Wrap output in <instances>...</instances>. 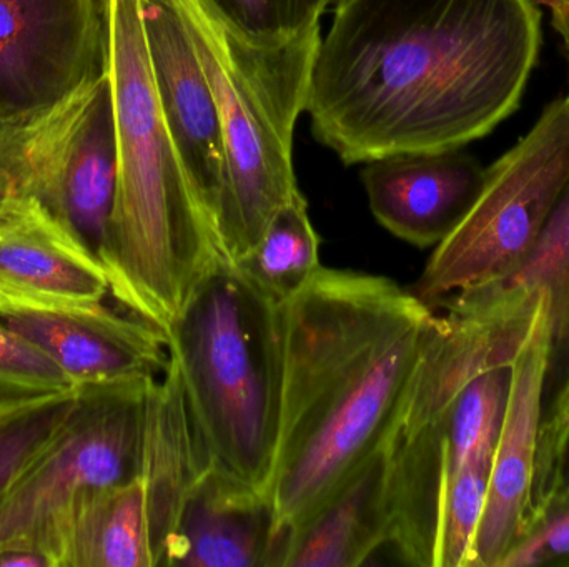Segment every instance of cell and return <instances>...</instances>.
<instances>
[{"mask_svg":"<svg viewBox=\"0 0 569 567\" xmlns=\"http://www.w3.org/2000/svg\"><path fill=\"white\" fill-rule=\"evenodd\" d=\"M311 70L315 139L347 165L463 149L523 99L535 0H335Z\"/></svg>","mask_w":569,"mask_h":567,"instance_id":"cell-1","label":"cell"},{"mask_svg":"<svg viewBox=\"0 0 569 567\" xmlns=\"http://www.w3.org/2000/svg\"><path fill=\"white\" fill-rule=\"evenodd\" d=\"M437 316L393 280L325 266L280 303L269 499L284 535L387 442Z\"/></svg>","mask_w":569,"mask_h":567,"instance_id":"cell-2","label":"cell"},{"mask_svg":"<svg viewBox=\"0 0 569 567\" xmlns=\"http://www.w3.org/2000/svg\"><path fill=\"white\" fill-rule=\"evenodd\" d=\"M387 439L390 546L418 567H470L507 412L511 356L478 358L500 306H441Z\"/></svg>","mask_w":569,"mask_h":567,"instance_id":"cell-3","label":"cell"},{"mask_svg":"<svg viewBox=\"0 0 569 567\" xmlns=\"http://www.w3.org/2000/svg\"><path fill=\"white\" fill-rule=\"evenodd\" d=\"M102 9L119 152L102 265L110 295L166 335L200 280L226 255L160 109L142 3L102 0Z\"/></svg>","mask_w":569,"mask_h":567,"instance_id":"cell-4","label":"cell"},{"mask_svg":"<svg viewBox=\"0 0 569 567\" xmlns=\"http://www.w3.org/2000/svg\"><path fill=\"white\" fill-rule=\"evenodd\" d=\"M279 305L223 256L166 332L203 462L267 496L282 398Z\"/></svg>","mask_w":569,"mask_h":567,"instance_id":"cell-5","label":"cell"},{"mask_svg":"<svg viewBox=\"0 0 569 567\" xmlns=\"http://www.w3.org/2000/svg\"><path fill=\"white\" fill-rule=\"evenodd\" d=\"M219 107L227 192L217 219L223 255L239 262L298 189L293 132L307 110L321 29L267 45L242 36L209 0H173Z\"/></svg>","mask_w":569,"mask_h":567,"instance_id":"cell-6","label":"cell"},{"mask_svg":"<svg viewBox=\"0 0 569 567\" xmlns=\"http://www.w3.org/2000/svg\"><path fill=\"white\" fill-rule=\"evenodd\" d=\"M569 182V103L558 99L490 169L460 225L435 246L411 292L435 306L505 282L527 262Z\"/></svg>","mask_w":569,"mask_h":567,"instance_id":"cell-7","label":"cell"},{"mask_svg":"<svg viewBox=\"0 0 569 567\" xmlns=\"http://www.w3.org/2000/svg\"><path fill=\"white\" fill-rule=\"evenodd\" d=\"M153 382L77 386L69 418L0 499V548L33 546L59 567L57 545L73 505L86 493L142 475L147 398Z\"/></svg>","mask_w":569,"mask_h":567,"instance_id":"cell-8","label":"cell"},{"mask_svg":"<svg viewBox=\"0 0 569 567\" xmlns=\"http://www.w3.org/2000/svg\"><path fill=\"white\" fill-rule=\"evenodd\" d=\"M0 156L22 195L49 210L102 263L119 183L107 70L47 112L0 123Z\"/></svg>","mask_w":569,"mask_h":567,"instance_id":"cell-9","label":"cell"},{"mask_svg":"<svg viewBox=\"0 0 569 567\" xmlns=\"http://www.w3.org/2000/svg\"><path fill=\"white\" fill-rule=\"evenodd\" d=\"M106 70L102 0H0V123L47 112Z\"/></svg>","mask_w":569,"mask_h":567,"instance_id":"cell-10","label":"cell"},{"mask_svg":"<svg viewBox=\"0 0 569 567\" xmlns=\"http://www.w3.org/2000/svg\"><path fill=\"white\" fill-rule=\"evenodd\" d=\"M548 353V298L547 293L541 292L533 322L511 362L507 412L475 536L470 567H500L527 533L545 418Z\"/></svg>","mask_w":569,"mask_h":567,"instance_id":"cell-11","label":"cell"},{"mask_svg":"<svg viewBox=\"0 0 569 567\" xmlns=\"http://www.w3.org/2000/svg\"><path fill=\"white\" fill-rule=\"evenodd\" d=\"M140 3L153 83L167 129L193 193L217 230L227 192V152L216 97L176 2Z\"/></svg>","mask_w":569,"mask_h":567,"instance_id":"cell-12","label":"cell"},{"mask_svg":"<svg viewBox=\"0 0 569 567\" xmlns=\"http://www.w3.org/2000/svg\"><path fill=\"white\" fill-rule=\"evenodd\" d=\"M0 318L47 353L73 385L157 379L169 368L166 336L102 303L59 308L0 306Z\"/></svg>","mask_w":569,"mask_h":567,"instance_id":"cell-13","label":"cell"},{"mask_svg":"<svg viewBox=\"0 0 569 567\" xmlns=\"http://www.w3.org/2000/svg\"><path fill=\"white\" fill-rule=\"evenodd\" d=\"M485 170L461 149L395 153L370 160L361 172L380 225L411 245L438 246L470 212Z\"/></svg>","mask_w":569,"mask_h":567,"instance_id":"cell-14","label":"cell"},{"mask_svg":"<svg viewBox=\"0 0 569 567\" xmlns=\"http://www.w3.org/2000/svg\"><path fill=\"white\" fill-rule=\"evenodd\" d=\"M109 293L99 259L37 200L0 220V306L96 305Z\"/></svg>","mask_w":569,"mask_h":567,"instance_id":"cell-15","label":"cell"},{"mask_svg":"<svg viewBox=\"0 0 569 567\" xmlns=\"http://www.w3.org/2000/svg\"><path fill=\"white\" fill-rule=\"evenodd\" d=\"M287 538L266 493L207 466L160 567H280Z\"/></svg>","mask_w":569,"mask_h":567,"instance_id":"cell-16","label":"cell"},{"mask_svg":"<svg viewBox=\"0 0 569 567\" xmlns=\"http://www.w3.org/2000/svg\"><path fill=\"white\" fill-rule=\"evenodd\" d=\"M390 465L387 442L288 535L280 567L363 566L390 545Z\"/></svg>","mask_w":569,"mask_h":567,"instance_id":"cell-17","label":"cell"},{"mask_svg":"<svg viewBox=\"0 0 569 567\" xmlns=\"http://www.w3.org/2000/svg\"><path fill=\"white\" fill-rule=\"evenodd\" d=\"M207 465L193 436L182 383L170 362L147 398L142 478L156 567L162 565L187 498Z\"/></svg>","mask_w":569,"mask_h":567,"instance_id":"cell-18","label":"cell"},{"mask_svg":"<svg viewBox=\"0 0 569 567\" xmlns=\"http://www.w3.org/2000/svg\"><path fill=\"white\" fill-rule=\"evenodd\" d=\"M59 567H156L142 478L86 493L57 545Z\"/></svg>","mask_w":569,"mask_h":567,"instance_id":"cell-19","label":"cell"},{"mask_svg":"<svg viewBox=\"0 0 569 567\" xmlns=\"http://www.w3.org/2000/svg\"><path fill=\"white\" fill-rule=\"evenodd\" d=\"M547 293L550 353L545 409L569 386V182L527 262L505 282L451 296L471 300Z\"/></svg>","mask_w":569,"mask_h":567,"instance_id":"cell-20","label":"cell"},{"mask_svg":"<svg viewBox=\"0 0 569 567\" xmlns=\"http://www.w3.org/2000/svg\"><path fill=\"white\" fill-rule=\"evenodd\" d=\"M318 249L320 239L308 215L307 200L298 192L236 265L273 302L282 303L321 269Z\"/></svg>","mask_w":569,"mask_h":567,"instance_id":"cell-21","label":"cell"},{"mask_svg":"<svg viewBox=\"0 0 569 567\" xmlns=\"http://www.w3.org/2000/svg\"><path fill=\"white\" fill-rule=\"evenodd\" d=\"M77 402V388L0 402V499L49 445Z\"/></svg>","mask_w":569,"mask_h":567,"instance_id":"cell-22","label":"cell"},{"mask_svg":"<svg viewBox=\"0 0 569 567\" xmlns=\"http://www.w3.org/2000/svg\"><path fill=\"white\" fill-rule=\"evenodd\" d=\"M333 0H209L242 36L267 45H283L320 29Z\"/></svg>","mask_w":569,"mask_h":567,"instance_id":"cell-23","label":"cell"},{"mask_svg":"<svg viewBox=\"0 0 569 567\" xmlns=\"http://www.w3.org/2000/svg\"><path fill=\"white\" fill-rule=\"evenodd\" d=\"M77 388L59 365L0 318V402Z\"/></svg>","mask_w":569,"mask_h":567,"instance_id":"cell-24","label":"cell"},{"mask_svg":"<svg viewBox=\"0 0 569 567\" xmlns=\"http://www.w3.org/2000/svg\"><path fill=\"white\" fill-rule=\"evenodd\" d=\"M569 498V386L545 409L535 468L528 529L548 509ZM525 536V535H523Z\"/></svg>","mask_w":569,"mask_h":567,"instance_id":"cell-25","label":"cell"},{"mask_svg":"<svg viewBox=\"0 0 569 567\" xmlns=\"http://www.w3.org/2000/svg\"><path fill=\"white\" fill-rule=\"evenodd\" d=\"M500 567H569V498L538 518Z\"/></svg>","mask_w":569,"mask_h":567,"instance_id":"cell-26","label":"cell"},{"mask_svg":"<svg viewBox=\"0 0 569 567\" xmlns=\"http://www.w3.org/2000/svg\"><path fill=\"white\" fill-rule=\"evenodd\" d=\"M57 567L56 561L42 549L33 546H6L0 548V567Z\"/></svg>","mask_w":569,"mask_h":567,"instance_id":"cell-27","label":"cell"},{"mask_svg":"<svg viewBox=\"0 0 569 567\" xmlns=\"http://www.w3.org/2000/svg\"><path fill=\"white\" fill-rule=\"evenodd\" d=\"M22 199V190H20L16 175L10 172L9 166L0 156V220L9 215Z\"/></svg>","mask_w":569,"mask_h":567,"instance_id":"cell-28","label":"cell"},{"mask_svg":"<svg viewBox=\"0 0 569 567\" xmlns=\"http://www.w3.org/2000/svg\"><path fill=\"white\" fill-rule=\"evenodd\" d=\"M538 6L547 7L551 17V26L563 40L565 53H567L569 69V0H535ZM569 103L568 95L565 97Z\"/></svg>","mask_w":569,"mask_h":567,"instance_id":"cell-29","label":"cell"},{"mask_svg":"<svg viewBox=\"0 0 569 567\" xmlns=\"http://www.w3.org/2000/svg\"><path fill=\"white\" fill-rule=\"evenodd\" d=\"M333 2H335V0H333Z\"/></svg>","mask_w":569,"mask_h":567,"instance_id":"cell-30","label":"cell"}]
</instances>
